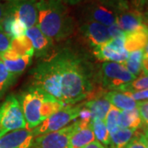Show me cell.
<instances>
[{
	"label": "cell",
	"instance_id": "cell-1",
	"mask_svg": "<svg viewBox=\"0 0 148 148\" xmlns=\"http://www.w3.org/2000/svg\"><path fill=\"white\" fill-rule=\"evenodd\" d=\"M45 60L58 77L66 106H73L92 94L93 66L80 53L65 48Z\"/></svg>",
	"mask_w": 148,
	"mask_h": 148
},
{
	"label": "cell",
	"instance_id": "cell-2",
	"mask_svg": "<svg viewBox=\"0 0 148 148\" xmlns=\"http://www.w3.org/2000/svg\"><path fill=\"white\" fill-rule=\"evenodd\" d=\"M37 27L52 41H61L74 32V21L63 0H38Z\"/></svg>",
	"mask_w": 148,
	"mask_h": 148
},
{
	"label": "cell",
	"instance_id": "cell-3",
	"mask_svg": "<svg viewBox=\"0 0 148 148\" xmlns=\"http://www.w3.org/2000/svg\"><path fill=\"white\" fill-rule=\"evenodd\" d=\"M129 8L126 0H89L82 8L83 20L99 22L106 27L116 23L117 16Z\"/></svg>",
	"mask_w": 148,
	"mask_h": 148
},
{
	"label": "cell",
	"instance_id": "cell-4",
	"mask_svg": "<svg viewBox=\"0 0 148 148\" xmlns=\"http://www.w3.org/2000/svg\"><path fill=\"white\" fill-rule=\"evenodd\" d=\"M27 128V123L18 99L9 95L0 106V137L15 130Z\"/></svg>",
	"mask_w": 148,
	"mask_h": 148
},
{
	"label": "cell",
	"instance_id": "cell-5",
	"mask_svg": "<svg viewBox=\"0 0 148 148\" xmlns=\"http://www.w3.org/2000/svg\"><path fill=\"white\" fill-rule=\"evenodd\" d=\"M137 78L127 71L124 65L115 62H105L101 65L97 78L101 86L111 90H118L121 86Z\"/></svg>",
	"mask_w": 148,
	"mask_h": 148
},
{
	"label": "cell",
	"instance_id": "cell-6",
	"mask_svg": "<svg viewBox=\"0 0 148 148\" xmlns=\"http://www.w3.org/2000/svg\"><path fill=\"white\" fill-rule=\"evenodd\" d=\"M45 93L41 90L30 86L21 94L20 105L22 109L24 118L27 123V127L33 130L41 123L40 108Z\"/></svg>",
	"mask_w": 148,
	"mask_h": 148
},
{
	"label": "cell",
	"instance_id": "cell-7",
	"mask_svg": "<svg viewBox=\"0 0 148 148\" xmlns=\"http://www.w3.org/2000/svg\"><path fill=\"white\" fill-rule=\"evenodd\" d=\"M82 106H67L62 110L54 113L51 116L32 130L34 138L39 137L49 132H57L62 128L67 127L70 122L73 121L79 116Z\"/></svg>",
	"mask_w": 148,
	"mask_h": 148
},
{
	"label": "cell",
	"instance_id": "cell-8",
	"mask_svg": "<svg viewBox=\"0 0 148 148\" xmlns=\"http://www.w3.org/2000/svg\"><path fill=\"white\" fill-rule=\"evenodd\" d=\"M38 0H19L9 2L4 6V13L13 16L25 24L27 28L36 26L38 20Z\"/></svg>",
	"mask_w": 148,
	"mask_h": 148
},
{
	"label": "cell",
	"instance_id": "cell-9",
	"mask_svg": "<svg viewBox=\"0 0 148 148\" xmlns=\"http://www.w3.org/2000/svg\"><path fill=\"white\" fill-rule=\"evenodd\" d=\"M77 128V122H75L57 132L36 137L30 148H69L70 138Z\"/></svg>",
	"mask_w": 148,
	"mask_h": 148
},
{
	"label": "cell",
	"instance_id": "cell-10",
	"mask_svg": "<svg viewBox=\"0 0 148 148\" xmlns=\"http://www.w3.org/2000/svg\"><path fill=\"white\" fill-rule=\"evenodd\" d=\"M124 37L113 38L110 41L94 49V55L100 60L123 64L129 53L124 47Z\"/></svg>",
	"mask_w": 148,
	"mask_h": 148
},
{
	"label": "cell",
	"instance_id": "cell-11",
	"mask_svg": "<svg viewBox=\"0 0 148 148\" xmlns=\"http://www.w3.org/2000/svg\"><path fill=\"white\" fill-rule=\"evenodd\" d=\"M79 32L94 49L111 40L108 27L96 21L83 20L80 25Z\"/></svg>",
	"mask_w": 148,
	"mask_h": 148
},
{
	"label": "cell",
	"instance_id": "cell-12",
	"mask_svg": "<svg viewBox=\"0 0 148 148\" xmlns=\"http://www.w3.org/2000/svg\"><path fill=\"white\" fill-rule=\"evenodd\" d=\"M34 141L32 130H15L0 137V148H30Z\"/></svg>",
	"mask_w": 148,
	"mask_h": 148
},
{
	"label": "cell",
	"instance_id": "cell-13",
	"mask_svg": "<svg viewBox=\"0 0 148 148\" xmlns=\"http://www.w3.org/2000/svg\"><path fill=\"white\" fill-rule=\"evenodd\" d=\"M25 36L31 40L34 49V54L36 57L42 58L48 55L53 42L43 34L37 25L27 29Z\"/></svg>",
	"mask_w": 148,
	"mask_h": 148
},
{
	"label": "cell",
	"instance_id": "cell-14",
	"mask_svg": "<svg viewBox=\"0 0 148 148\" xmlns=\"http://www.w3.org/2000/svg\"><path fill=\"white\" fill-rule=\"evenodd\" d=\"M116 23L125 34L134 32L145 24L143 14L138 9H132L130 8L119 13Z\"/></svg>",
	"mask_w": 148,
	"mask_h": 148
},
{
	"label": "cell",
	"instance_id": "cell-15",
	"mask_svg": "<svg viewBox=\"0 0 148 148\" xmlns=\"http://www.w3.org/2000/svg\"><path fill=\"white\" fill-rule=\"evenodd\" d=\"M95 135L90 127V122L77 121V128L73 132L69 142V147L83 148L95 141Z\"/></svg>",
	"mask_w": 148,
	"mask_h": 148
},
{
	"label": "cell",
	"instance_id": "cell-16",
	"mask_svg": "<svg viewBox=\"0 0 148 148\" xmlns=\"http://www.w3.org/2000/svg\"><path fill=\"white\" fill-rule=\"evenodd\" d=\"M148 43V27L144 24L134 32L126 33L124 47L128 53L144 49Z\"/></svg>",
	"mask_w": 148,
	"mask_h": 148
},
{
	"label": "cell",
	"instance_id": "cell-17",
	"mask_svg": "<svg viewBox=\"0 0 148 148\" xmlns=\"http://www.w3.org/2000/svg\"><path fill=\"white\" fill-rule=\"evenodd\" d=\"M104 98L119 110H132L137 108L138 102L132 100L125 92L119 90H110L104 94Z\"/></svg>",
	"mask_w": 148,
	"mask_h": 148
},
{
	"label": "cell",
	"instance_id": "cell-18",
	"mask_svg": "<svg viewBox=\"0 0 148 148\" xmlns=\"http://www.w3.org/2000/svg\"><path fill=\"white\" fill-rule=\"evenodd\" d=\"M27 29V27L23 22L14 18L13 16L4 13L0 25V31L4 32L12 40L25 36Z\"/></svg>",
	"mask_w": 148,
	"mask_h": 148
},
{
	"label": "cell",
	"instance_id": "cell-19",
	"mask_svg": "<svg viewBox=\"0 0 148 148\" xmlns=\"http://www.w3.org/2000/svg\"><path fill=\"white\" fill-rule=\"evenodd\" d=\"M83 106L90 111L91 116L90 121L95 119L105 121L106 114L111 107L110 103L105 98H97L90 100L83 104Z\"/></svg>",
	"mask_w": 148,
	"mask_h": 148
},
{
	"label": "cell",
	"instance_id": "cell-20",
	"mask_svg": "<svg viewBox=\"0 0 148 148\" xmlns=\"http://www.w3.org/2000/svg\"><path fill=\"white\" fill-rule=\"evenodd\" d=\"M142 119L137 108L132 110H123L120 112L119 118V128H129L137 130L142 126Z\"/></svg>",
	"mask_w": 148,
	"mask_h": 148
},
{
	"label": "cell",
	"instance_id": "cell-21",
	"mask_svg": "<svg viewBox=\"0 0 148 148\" xmlns=\"http://www.w3.org/2000/svg\"><path fill=\"white\" fill-rule=\"evenodd\" d=\"M65 106H67L64 102L58 101L54 97L48 95L45 93V98L43 100L41 108H40V118L41 121L45 120L47 118L51 116L54 113L62 110ZM41 122V123H42Z\"/></svg>",
	"mask_w": 148,
	"mask_h": 148
},
{
	"label": "cell",
	"instance_id": "cell-22",
	"mask_svg": "<svg viewBox=\"0 0 148 148\" xmlns=\"http://www.w3.org/2000/svg\"><path fill=\"white\" fill-rule=\"evenodd\" d=\"M9 49L18 57L26 55L33 57L34 55V49L32 42L26 36L12 39L11 41V47Z\"/></svg>",
	"mask_w": 148,
	"mask_h": 148
},
{
	"label": "cell",
	"instance_id": "cell-23",
	"mask_svg": "<svg viewBox=\"0 0 148 148\" xmlns=\"http://www.w3.org/2000/svg\"><path fill=\"white\" fill-rule=\"evenodd\" d=\"M144 49L137 50L129 53L127 60L123 63L127 71L135 77H138L142 72Z\"/></svg>",
	"mask_w": 148,
	"mask_h": 148
},
{
	"label": "cell",
	"instance_id": "cell-24",
	"mask_svg": "<svg viewBox=\"0 0 148 148\" xmlns=\"http://www.w3.org/2000/svg\"><path fill=\"white\" fill-rule=\"evenodd\" d=\"M136 130L129 128H119L110 135V145L113 148H124L134 136Z\"/></svg>",
	"mask_w": 148,
	"mask_h": 148
},
{
	"label": "cell",
	"instance_id": "cell-25",
	"mask_svg": "<svg viewBox=\"0 0 148 148\" xmlns=\"http://www.w3.org/2000/svg\"><path fill=\"white\" fill-rule=\"evenodd\" d=\"M32 56H28V55L21 56L20 58L13 59V60L2 59V61L5 65L8 71L10 72L12 74L15 75L16 77H18L20 74H21L25 71L27 66L30 65V64L32 63Z\"/></svg>",
	"mask_w": 148,
	"mask_h": 148
},
{
	"label": "cell",
	"instance_id": "cell-26",
	"mask_svg": "<svg viewBox=\"0 0 148 148\" xmlns=\"http://www.w3.org/2000/svg\"><path fill=\"white\" fill-rule=\"evenodd\" d=\"M90 127L94 132L95 138L99 143L104 145H110V132L107 129L104 120L95 119L90 121Z\"/></svg>",
	"mask_w": 148,
	"mask_h": 148
},
{
	"label": "cell",
	"instance_id": "cell-27",
	"mask_svg": "<svg viewBox=\"0 0 148 148\" xmlns=\"http://www.w3.org/2000/svg\"><path fill=\"white\" fill-rule=\"evenodd\" d=\"M16 77L15 75L12 74L6 69L3 61L0 62V98L7 92L14 83Z\"/></svg>",
	"mask_w": 148,
	"mask_h": 148
},
{
	"label": "cell",
	"instance_id": "cell-28",
	"mask_svg": "<svg viewBox=\"0 0 148 148\" xmlns=\"http://www.w3.org/2000/svg\"><path fill=\"white\" fill-rule=\"evenodd\" d=\"M120 112L121 110L117 109L116 107L111 106L110 110L106 114V119H105V123H106L108 131L110 132V135L119 129V118Z\"/></svg>",
	"mask_w": 148,
	"mask_h": 148
},
{
	"label": "cell",
	"instance_id": "cell-29",
	"mask_svg": "<svg viewBox=\"0 0 148 148\" xmlns=\"http://www.w3.org/2000/svg\"><path fill=\"white\" fill-rule=\"evenodd\" d=\"M148 89V75H143L134 81L121 86L118 90L122 92L138 91Z\"/></svg>",
	"mask_w": 148,
	"mask_h": 148
},
{
	"label": "cell",
	"instance_id": "cell-30",
	"mask_svg": "<svg viewBox=\"0 0 148 148\" xmlns=\"http://www.w3.org/2000/svg\"><path fill=\"white\" fill-rule=\"evenodd\" d=\"M124 148H147L143 133L135 132L134 136Z\"/></svg>",
	"mask_w": 148,
	"mask_h": 148
},
{
	"label": "cell",
	"instance_id": "cell-31",
	"mask_svg": "<svg viewBox=\"0 0 148 148\" xmlns=\"http://www.w3.org/2000/svg\"><path fill=\"white\" fill-rule=\"evenodd\" d=\"M137 109L141 117L142 123L146 127H148V101L138 102Z\"/></svg>",
	"mask_w": 148,
	"mask_h": 148
},
{
	"label": "cell",
	"instance_id": "cell-32",
	"mask_svg": "<svg viewBox=\"0 0 148 148\" xmlns=\"http://www.w3.org/2000/svg\"><path fill=\"white\" fill-rule=\"evenodd\" d=\"M12 39L6 35L4 32L0 31V55L6 53L11 47Z\"/></svg>",
	"mask_w": 148,
	"mask_h": 148
},
{
	"label": "cell",
	"instance_id": "cell-33",
	"mask_svg": "<svg viewBox=\"0 0 148 148\" xmlns=\"http://www.w3.org/2000/svg\"><path fill=\"white\" fill-rule=\"evenodd\" d=\"M125 93L135 101H144L145 100H148V89L138 91H128Z\"/></svg>",
	"mask_w": 148,
	"mask_h": 148
},
{
	"label": "cell",
	"instance_id": "cell-34",
	"mask_svg": "<svg viewBox=\"0 0 148 148\" xmlns=\"http://www.w3.org/2000/svg\"><path fill=\"white\" fill-rule=\"evenodd\" d=\"M108 31H109L111 39L119 38V37H124L126 35L124 32H123L121 28L119 27V25L117 23H114L110 27H108Z\"/></svg>",
	"mask_w": 148,
	"mask_h": 148
},
{
	"label": "cell",
	"instance_id": "cell-35",
	"mask_svg": "<svg viewBox=\"0 0 148 148\" xmlns=\"http://www.w3.org/2000/svg\"><path fill=\"white\" fill-rule=\"evenodd\" d=\"M142 71H143V75H148V56L145 55V54L143 56Z\"/></svg>",
	"mask_w": 148,
	"mask_h": 148
},
{
	"label": "cell",
	"instance_id": "cell-36",
	"mask_svg": "<svg viewBox=\"0 0 148 148\" xmlns=\"http://www.w3.org/2000/svg\"><path fill=\"white\" fill-rule=\"evenodd\" d=\"M83 148H106L101 143H99L98 141H94L92 143H89L88 145H86Z\"/></svg>",
	"mask_w": 148,
	"mask_h": 148
},
{
	"label": "cell",
	"instance_id": "cell-37",
	"mask_svg": "<svg viewBox=\"0 0 148 148\" xmlns=\"http://www.w3.org/2000/svg\"><path fill=\"white\" fill-rule=\"evenodd\" d=\"M65 3L67 4H70V5H76L77 3H79L82 1H85V0H63Z\"/></svg>",
	"mask_w": 148,
	"mask_h": 148
},
{
	"label": "cell",
	"instance_id": "cell-38",
	"mask_svg": "<svg viewBox=\"0 0 148 148\" xmlns=\"http://www.w3.org/2000/svg\"><path fill=\"white\" fill-rule=\"evenodd\" d=\"M3 16H4V6L0 3V25H1L2 20L3 18Z\"/></svg>",
	"mask_w": 148,
	"mask_h": 148
},
{
	"label": "cell",
	"instance_id": "cell-39",
	"mask_svg": "<svg viewBox=\"0 0 148 148\" xmlns=\"http://www.w3.org/2000/svg\"><path fill=\"white\" fill-rule=\"evenodd\" d=\"M143 135L146 140V144H147V147L148 148V127H146L144 132H143Z\"/></svg>",
	"mask_w": 148,
	"mask_h": 148
},
{
	"label": "cell",
	"instance_id": "cell-40",
	"mask_svg": "<svg viewBox=\"0 0 148 148\" xmlns=\"http://www.w3.org/2000/svg\"><path fill=\"white\" fill-rule=\"evenodd\" d=\"M135 5L137 6L138 8H140L141 6L143 5V3H145V0H133Z\"/></svg>",
	"mask_w": 148,
	"mask_h": 148
},
{
	"label": "cell",
	"instance_id": "cell-41",
	"mask_svg": "<svg viewBox=\"0 0 148 148\" xmlns=\"http://www.w3.org/2000/svg\"><path fill=\"white\" fill-rule=\"evenodd\" d=\"M143 20H144V21L146 22L145 24H146V25L148 27V12H147V13L143 16Z\"/></svg>",
	"mask_w": 148,
	"mask_h": 148
},
{
	"label": "cell",
	"instance_id": "cell-42",
	"mask_svg": "<svg viewBox=\"0 0 148 148\" xmlns=\"http://www.w3.org/2000/svg\"><path fill=\"white\" fill-rule=\"evenodd\" d=\"M144 54H145V55H147V56H148V43L147 44L146 47H145V50H144Z\"/></svg>",
	"mask_w": 148,
	"mask_h": 148
},
{
	"label": "cell",
	"instance_id": "cell-43",
	"mask_svg": "<svg viewBox=\"0 0 148 148\" xmlns=\"http://www.w3.org/2000/svg\"><path fill=\"white\" fill-rule=\"evenodd\" d=\"M6 1H8V2H14V1H19V0H6Z\"/></svg>",
	"mask_w": 148,
	"mask_h": 148
},
{
	"label": "cell",
	"instance_id": "cell-44",
	"mask_svg": "<svg viewBox=\"0 0 148 148\" xmlns=\"http://www.w3.org/2000/svg\"><path fill=\"white\" fill-rule=\"evenodd\" d=\"M2 61V57H1V55H0V62Z\"/></svg>",
	"mask_w": 148,
	"mask_h": 148
},
{
	"label": "cell",
	"instance_id": "cell-45",
	"mask_svg": "<svg viewBox=\"0 0 148 148\" xmlns=\"http://www.w3.org/2000/svg\"><path fill=\"white\" fill-rule=\"evenodd\" d=\"M69 148H76V147H69Z\"/></svg>",
	"mask_w": 148,
	"mask_h": 148
}]
</instances>
